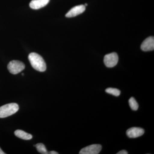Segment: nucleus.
<instances>
[{"label":"nucleus","mask_w":154,"mask_h":154,"mask_svg":"<svg viewBox=\"0 0 154 154\" xmlns=\"http://www.w3.org/2000/svg\"><path fill=\"white\" fill-rule=\"evenodd\" d=\"M30 64L36 70L40 72L45 71L46 65L43 58L36 53H31L28 56Z\"/></svg>","instance_id":"nucleus-1"},{"label":"nucleus","mask_w":154,"mask_h":154,"mask_svg":"<svg viewBox=\"0 0 154 154\" xmlns=\"http://www.w3.org/2000/svg\"><path fill=\"white\" fill-rule=\"evenodd\" d=\"M19 110V106L17 103L6 104L0 107V118H3L13 115Z\"/></svg>","instance_id":"nucleus-2"},{"label":"nucleus","mask_w":154,"mask_h":154,"mask_svg":"<svg viewBox=\"0 0 154 154\" xmlns=\"http://www.w3.org/2000/svg\"><path fill=\"white\" fill-rule=\"evenodd\" d=\"M25 68V64L19 60L11 61L8 66L9 71L12 74L14 75L21 72Z\"/></svg>","instance_id":"nucleus-3"},{"label":"nucleus","mask_w":154,"mask_h":154,"mask_svg":"<svg viewBox=\"0 0 154 154\" xmlns=\"http://www.w3.org/2000/svg\"><path fill=\"white\" fill-rule=\"evenodd\" d=\"M118 54L115 52L106 54L104 57V63L108 68H112L116 66L118 63Z\"/></svg>","instance_id":"nucleus-4"},{"label":"nucleus","mask_w":154,"mask_h":154,"mask_svg":"<svg viewBox=\"0 0 154 154\" xmlns=\"http://www.w3.org/2000/svg\"><path fill=\"white\" fill-rule=\"evenodd\" d=\"M101 145L93 144L88 146L81 149L80 154H98L102 150Z\"/></svg>","instance_id":"nucleus-5"},{"label":"nucleus","mask_w":154,"mask_h":154,"mask_svg":"<svg viewBox=\"0 0 154 154\" xmlns=\"http://www.w3.org/2000/svg\"><path fill=\"white\" fill-rule=\"evenodd\" d=\"M144 132V130L140 128L132 127L127 131L126 134L130 138H135L142 136Z\"/></svg>","instance_id":"nucleus-6"},{"label":"nucleus","mask_w":154,"mask_h":154,"mask_svg":"<svg viewBox=\"0 0 154 154\" xmlns=\"http://www.w3.org/2000/svg\"><path fill=\"white\" fill-rule=\"evenodd\" d=\"M85 6L84 5L75 6L71 9L66 15V17L67 18L74 17L82 14L85 11Z\"/></svg>","instance_id":"nucleus-7"},{"label":"nucleus","mask_w":154,"mask_h":154,"mask_svg":"<svg viewBox=\"0 0 154 154\" xmlns=\"http://www.w3.org/2000/svg\"><path fill=\"white\" fill-rule=\"evenodd\" d=\"M141 49L144 51L154 50V38L153 36H150L146 38L142 43Z\"/></svg>","instance_id":"nucleus-8"},{"label":"nucleus","mask_w":154,"mask_h":154,"mask_svg":"<svg viewBox=\"0 0 154 154\" xmlns=\"http://www.w3.org/2000/svg\"><path fill=\"white\" fill-rule=\"evenodd\" d=\"M49 1L50 0H32L30 3V7L34 10H38L47 5Z\"/></svg>","instance_id":"nucleus-9"},{"label":"nucleus","mask_w":154,"mask_h":154,"mask_svg":"<svg viewBox=\"0 0 154 154\" xmlns=\"http://www.w3.org/2000/svg\"><path fill=\"white\" fill-rule=\"evenodd\" d=\"M14 134L17 137L25 140H31L33 137L32 135L27 133L21 130H17L14 132Z\"/></svg>","instance_id":"nucleus-10"},{"label":"nucleus","mask_w":154,"mask_h":154,"mask_svg":"<svg viewBox=\"0 0 154 154\" xmlns=\"http://www.w3.org/2000/svg\"><path fill=\"white\" fill-rule=\"evenodd\" d=\"M128 103L131 108L132 110H137L138 109L139 105L138 104L137 102L136 101L134 97H131L128 100Z\"/></svg>","instance_id":"nucleus-11"},{"label":"nucleus","mask_w":154,"mask_h":154,"mask_svg":"<svg viewBox=\"0 0 154 154\" xmlns=\"http://www.w3.org/2000/svg\"><path fill=\"white\" fill-rule=\"evenodd\" d=\"M36 147L37 150L38 152L42 154H49V152H48L45 146L42 143H37L36 145L34 146Z\"/></svg>","instance_id":"nucleus-12"},{"label":"nucleus","mask_w":154,"mask_h":154,"mask_svg":"<svg viewBox=\"0 0 154 154\" xmlns=\"http://www.w3.org/2000/svg\"><path fill=\"white\" fill-rule=\"evenodd\" d=\"M105 91L107 94H111L116 97L119 96L121 93L120 91L116 88H108L106 89Z\"/></svg>","instance_id":"nucleus-13"},{"label":"nucleus","mask_w":154,"mask_h":154,"mask_svg":"<svg viewBox=\"0 0 154 154\" xmlns=\"http://www.w3.org/2000/svg\"><path fill=\"white\" fill-rule=\"evenodd\" d=\"M117 154H128V152L126 151V150H122L120 151L119 152H118V153H116Z\"/></svg>","instance_id":"nucleus-14"},{"label":"nucleus","mask_w":154,"mask_h":154,"mask_svg":"<svg viewBox=\"0 0 154 154\" xmlns=\"http://www.w3.org/2000/svg\"><path fill=\"white\" fill-rule=\"evenodd\" d=\"M48 152H49V154H58V153H57V152L54 151H52Z\"/></svg>","instance_id":"nucleus-15"},{"label":"nucleus","mask_w":154,"mask_h":154,"mask_svg":"<svg viewBox=\"0 0 154 154\" xmlns=\"http://www.w3.org/2000/svg\"><path fill=\"white\" fill-rule=\"evenodd\" d=\"M5 152H4L2 150V149H1V148H0V154H5Z\"/></svg>","instance_id":"nucleus-16"},{"label":"nucleus","mask_w":154,"mask_h":154,"mask_svg":"<svg viewBox=\"0 0 154 154\" xmlns=\"http://www.w3.org/2000/svg\"><path fill=\"white\" fill-rule=\"evenodd\" d=\"M22 75H24V74L22 73Z\"/></svg>","instance_id":"nucleus-17"}]
</instances>
